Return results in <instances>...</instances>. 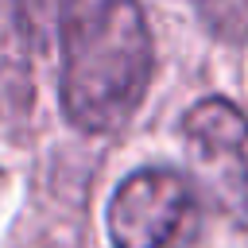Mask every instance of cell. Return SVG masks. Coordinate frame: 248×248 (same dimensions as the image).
<instances>
[{
    "instance_id": "6da1fadb",
    "label": "cell",
    "mask_w": 248,
    "mask_h": 248,
    "mask_svg": "<svg viewBox=\"0 0 248 248\" xmlns=\"http://www.w3.org/2000/svg\"><path fill=\"white\" fill-rule=\"evenodd\" d=\"M151 81V35L136 0H97L66 23L62 108L81 132L120 128Z\"/></svg>"
},
{
    "instance_id": "7a4b0ae2",
    "label": "cell",
    "mask_w": 248,
    "mask_h": 248,
    "mask_svg": "<svg viewBox=\"0 0 248 248\" xmlns=\"http://www.w3.org/2000/svg\"><path fill=\"white\" fill-rule=\"evenodd\" d=\"M198 229V202L178 170H136L108 205L116 248H174Z\"/></svg>"
},
{
    "instance_id": "3957f363",
    "label": "cell",
    "mask_w": 248,
    "mask_h": 248,
    "mask_svg": "<svg viewBox=\"0 0 248 248\" xmlns=\"http://www.w3.org/2000/svg\"><path fill=\"white\" fill-rule=\"evenodd\" d=\"M186 147L198 167V178L209 186V194L229 205L236 217L248 209V120L236 105L213 97L190 108L186 124Z\"/></svg>"
},
{
    "instance_id": "277c9868",
    "label": "cell",
    "mask_w": 248,
    "mask_h": 248,
    "mask_svg": "<svg viewBox=\"0 0 248 248\" xmlns=\"http://www.w3.org/2000/svg\"><path fill=\"white\" fill-rule=\"evenodd\" d=\"M16 4H19V19H23L27 35L35 43H46L62 27V19L70 16L74 0H16Z\"/></svg>"
}]
</instances>
